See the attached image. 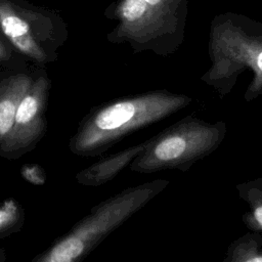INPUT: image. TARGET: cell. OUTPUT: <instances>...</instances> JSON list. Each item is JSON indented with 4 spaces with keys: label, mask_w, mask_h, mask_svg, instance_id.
<instances>
[{
    "label": "cell",
    "mask_w": 262,
    "mask_h": 262,
    "mask_svg": "<svg viewBox=\"0 0 262 262\" xmlns=\"http://www.w3.org/2000/svg\"><path fill=\"white\" fill-rule=\"evenodd\" d=\"M191 97L167 90L126 96L93 108L70 138L69 149L78 157L105 152L126 135L186 107Z\"/></svg>",
    "instance_id": "1"
},
{
    "label": "cell",
    "mask_w": 262,
    "mask_h": 262,
    "mask_svg": "<svg viewBox=\"0 0 262 262\" xmlns=\"http://www.w3.org/2000/svg\"><path fill=\"white\" fill-rule=\"evenodd\" d=\"M169 180L155 179L122 191L93 206L67 233L32 262H79L89 255L111 232L163 191Z\"/></svg>",
    "instance_id": "2"
},
{
    "label": "cell",
    "mask_w": 262,
    "mask_h": 262,
    "mask_svg": "<svg viewBox=\"0 0 262 262\" xmlns=\"http://www.w3.org/2000/svg\"><path fill=\"white\" fill-rule=\"evenodd\" d=\"M227 132L222 121L210 123L187 116L149 138L145 149L129 165L137 173L176 169L186 172L222 143Z\"/></svg>",
    "instance_id": "3"
},
{
    "label": "cell",
    "mask_w": 262,
    "mask_h": 262,
    "mask_svg": "<svg viewBox=\"0 0 262 262\" xmlns=\"http://www.w3.org/2000/svg\"><path fill=\"white\" fill-rule=\"evenodd\" d=\"M0 33L17 54L39 67L55 61L69 37L57 12L24 0H0Z\"/></svg>",
    "instance_id": "4"
},
{
    "label": "cell",
    "mask_w": 262,
    "mask_h": 262,
    "mask_svg": "<svg viewBox=\"0 0 262 262\" xmlns=\"http://www.w3.org/2000/svg\"><path fill=\"white\" fill-rule=\"evenodd\" d=\"M245 71H250L253 76L244 95L250 102L262 94V42L222 38L214 45L212 66L201 80L214 88L219 97H224Z\"/></svg>",
    "instance_id": "5"
},
{
    "label": "cell",
    "mask_w": 262,
    "mask_h": 262,
    "mask_svg": "<svg viewBox=\"0 0 262 262\" xmlns=\"http://www.w3.org/2000/svg\"><path fill=\"white\" fill-rule=\"evenodd\" d=\"M165 0H118L104 14L117 24L106 35L113 44H128L134 52L151 50L166 54L165 28L159 15Z\"/></svg>",
    "instance_id": "6"
},
{
    "label": "cell",
    "mask_w": 262,
    "mask_h": 262,
    "mask_svg": "<svg viewBox=\"0 0 262 262\" xmlns=\"http://www.w3.org/2000/svg\"><path fill=\"white\" fill-rule=\"evenodd\" d=\"M51 81L45 70L38 72L18 103L8 160H15L33 150L46 133V111Z\"/></svg>",
    "instance_id": "7"
},
{
    "label": "cell",
    "mask_w": 262,
    "mask_h": 262,
    "mask_svg": "<svg viewBox=\"0 0 262 262\" xmlns=\"http://www.w3.org/2000/svg\"><path fill=\"white\" fill-rule=\"evenodd\" d=\"M39 70L17 54L11 61L0 66V157H9L14 119L19 101L32 85Z\"/></svg>",
    "instance_id": "8"
},
{
    "label": "cell",
    "mask_w": 262,
    "mask_h": 262,
    "mask_svg": "<svg viewBox=\"0 0 262 262\" xmlns=\"http://www.w3.org/2000/svg\"><path fill=\"white\" fill-rule=\"evenodd\" d=\"M149 138L138 144L129 146L120 151L100 158L90 166L76 174V181L84 186L97 187L113 180L123 169L139 156L147 146Z\"/></svg>",
    "instance_id": "9"
},
{
    "label": "cell",
    "mask_w": 262,
    "mask_h": 262,
    "mask_svg": "<svg viewBox=\"0 0 262 262\" xmlns=\"http://www.w3.org/2000/svg\"><path fill=\"white\" fill-rule=\"evenodd\" d=\"M239 198L249 210L243 215L244 224L252 231H262V177L242 182L236 185Z\"/></svg>",
    "instance_id": "10"
},
{
    "label": "cell",
    "mask_w": 262,
    "mask_h": 262,
    "mask_svg": "<svg viewBox=\"0 0 262 262\" xmlns=\"http://www.w3.org/2000/svg\"><path fill=\"white\" fill-rule=\"evenodd\" d=\"M224 262H262V236L248 232L234 239L227 248Z\"/></svg>",
    "instance_id": "11"
},
{
    "label": "cell",
    "mask_w": 262,
    "mask_h": 262,
    "mask_svg": "<svg viewBox=\"0 0 262 262\" xmlns=\"http://www.w3.org/2000/svg\"><path fill=\"white\" fill-rule=\"evenodd\" d=\"M25 210L13 198L0 203V241L21 230L25 224Z\"/></svg>",
    "instance_id": "12"
},
{
    "label": "cell",
    "mask_w": 262,
    "mask_h": 262,
    "mask_svg": "<svg viewBox=\"0 0 262 262\" xmlns=\"http://www.w3.org/2000/svg\"><path fill=\"white\" fill-rule=\"evenodd\" d=\"M21 176L34 185H43L46 181V173L41 166L37 164H29L23 166L20 170Z\"/></svg>",
    "instance_id": "13"
},
{
    "label": "cell",
    "mask_w": 262,
    "mask_h": 262,
    "mask_svg": "<svg viewBox=\"0 0 262 262\" xmlns=\"http://www.w3.org/2000/svg\"><path fill=\"white\" fill-rule=\"evenodd\" d=\"M16 55L17 53L0 33V66L11 61Z\"/></svg>",
    "instance_id": "14"
},
{
    "label": "cell",
    "mask_w": 262,
    "mask_h": 262,
    "mask_svg": "<svg viewBox=\"0 0 262 262\" xmlns=\"http://www.w3.org/2000/svg\"><path fill=\"white\" fill-rule=\"evenodd\" d=\"M6 261V252L3 248L0 247V262Z\"/></svg>",
    "instance_id": "15"
}]
</instances>
